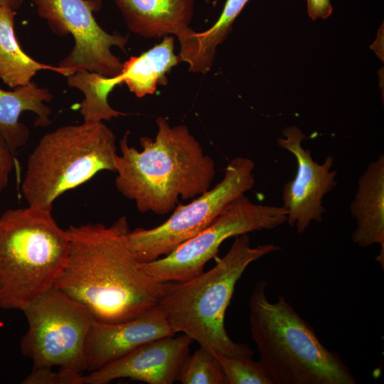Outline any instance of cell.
<instances>
[{
    "mask_svg": "<svg viewBox=\"0 0 384 384\" xmlns=\"http://www.w3.org/2000/svg\"><path fill=\"white\" fill-rule=\"evenodd\" d=\"M51 210L28 206L0 216V308L22 311L63 272L70 240Z\"/></svg>",
    "mask_w": 384,
    "mask_h": 384,
    "instance_id": "obj_5",
    "label": "cell"
},
{
    "mask_svg": "<svg viewBox=\"0 0 384 384\" xmlns=\"http://www.w3.org/2000/svg\"><path fill=\"white\" fill-rule=\"evenodd\" d=\"M248 1L226 0L219 18L210 28L201 32L193 30L179 41V58L188 65L190 72L205 74L210 71L218 46L227 38L233 22Z\"/></svg>",
    "mask_w": 384,
    "mask_h": 384,
    "instance_id": "obj_19",
    "label": "cell"
},
{
    "mask_svg": "<svg viewBox=\"0 0 384 384\" xmlns=\"http://www.w3.org/2000/svg\"><path fill=\"white\" fill-rule=\"evenodd\" d=\"M66 230L69 256L55 287L104 323L134 319L159 304L164 282L149 276L135 257L125 216L109 226L89 223Z\"/></svg>",
    "mask_w": 384,
    "mask_h": 384,
    "instance_id": "obj_1",
    "label": "cell"
},
{
    "mask_svg": "<svg viewBox=\"0 0 384 384\" xmlns=\"http://www.w3.org/2000/svg\"><path fill=\"white\" fill-rule=\"evenodd\" d=\"M117 151L115 136L103 122L59 127L29 155L21 193L28 206L52 210L59 196L100 171L115 172Z\"/></svg>",
    "mask_w": 384,
    "mask_h": 384,
    "instance_id": "obj_6",
    "label": "cell"
},
{
    "mask_svg": "<svg viewBox=\"0 0 384 384\" xmlns=\"http://www.w3.org/2000/svg\"><path fill=\"white\" fill-rule=\"evenodd\" d=\"M214 354L222 367L227 384H272L259 361Z\"/></svg>",
    "mask_w": 384,
    "mask_h": 384,
    "instance_id": "obj_21",
    "label": "cell"
},
{
    "mask_svg": "<svg viewBox=\"0 0 384 384\" xmlns=\"http://www.w3.org/2000/svg\"><path fill=\"white\" fill-rule=\"evenodd\" d=\"M277 250L274 244L252 247L247 234L240 235L210 270L187 280L164 282L159 304L171 329L214 353L252 358L254 352L248 346L230 338L225 316L247 266Z\"/></svg>",
    "mask_w": 384,
    "mask_h": 384,
    "instance_id": "obj_3",
    "label": "cell"
},
{
    "mask_svg": "<svg viewBox=\"0 0 384 384\" xmlns=\"http://www.w3.org/2000/svg\"><path fill=\"white\" fill-rule=\"evenodd\" d=\"M193 339L182 334L146 342L127 354L83 375V384H107L119 378L148 384H172L189 354Z\"/></svg>",
    "mask_w": 384,
    "mask_h": 384,
    "instance_id": "obj_13",
    "label": "cell"
},
{
    "mask_svg": "<svg viewBox=\"0 0 384 384\" xmlns=\"http://www.w3.org/2000/svg\"><path fill=\"white\" fill-rule=\"evenodd\" d=\"M156 124L154 139L140 138L142 151L129 145V132L120 140L115 186L139 212L165 215L174 210L179 198H194L207 191L215 166L186 125L171 127L162 117Z\"/></svg>",
    "mask_w": 384,
    "mask_h": 384,
    "instance_id": "obj_2",
    "label": "cell"
},
{
    "mask_svg": "<svg viewBox=\"0 0 384 384\" xmlns=\"http://www.w3.org/2000/svg\"><path fill=\"white\" fill-rule=\"evenodd\" d=\"M22 311L28 327L20 349L33 368L87 370L85 343L96 319L85 305L53 287Z\"/></svg>",
    "mask_w": 384,
    "mask_h": 384,
    "instance_id": "obj_7",
    "label": "cell"
},
{
    "mask_svg": "<svg viewBox=\"0 0 384 384\" xmlns=\"http://www.w3.org/2000/svg\"><path fill=\"white\" fill-rule=\"evenodd\" d=\"M175 334L159 304L122 322L95 320L85 343L87 370H96L146 342Z\"/></svg>",
    "mask_w": 384,
    "mask_h": 384,
    "instance_id": "obj_14",
    "label": "cell"
},
{
    "mask_svg": "<svg viewBox=\"0 0 384 384\" xmlns=\"http://www.w3.org/2000/svg\"><path fill=\"white\" fill-rule=\"evenodd\" d=\"M97 1H98L101 2V0H97Z\"/></svg>",
    "mask_w": 384,
    "mask_h": 384,
    "instance_id": "obj_26",
    "label": "cell"
},
{
    "mask_svg": "<svg viewBox=\"0 0 384 384\" xmlns=\"http://www.w3.org/2000/svg\"><path fill=\"white\" fill-rule=\"evenodd\" d=\"M52 93L38 87L33 82L15 87L12 91L0 88V133L14 153L26 145L29 137L28 127L19 121L22 112H33L36 126L46 127L50 123L51 109L46 105Z\"/></svg>",
    "mask_w": 384,
    "mask_h": 384,
    "instance_id": "obj_17",
    "label": "cell"
},
{
    "mask_svg": "<svg viewBox=\"0 0 384 384\" xmlns=\"http://www.w3.org/2000/svg\"><path fill=\"white\" fill-rule=\"evenodd\" d=\"M254 166L249 158L233 159L221 181L191 203H178L164 223L150 229L130 230L128 240L137 259L147 262L164 257L204 230L231 202L252 188Z\"/></svg>",
    "mask_w": 384,
    "mask_h": 384,
    "instance_id": "obj_8",
    "label": "cell"
},
{
    "mask_svg": "<svg viewBox=\"0 0 384 384\" xmlns=\"http://www.w3.org/2000/svg\"><path fill=\"white\" fill-rule=\"evenodd\" d=\"M128 28L142 37L175 36L178 41L189 27L195 0H114Z\"/></svg>",
    "mask_w": 384,
    "mask_h": 384,
    "instance_id": "obj_16",
    "label": "cell"
},
{
    "mask_svg": "<svg viewBox=\"0 0 384 384\" xmlns=\"http://www.w3.org/2000/svg\"><path fill=\"white\" fill-rule=\"evenodd\" d=\"M307 13L312 20L326 18L332 13L331 0H306Z\"/></svg>",
    "mask_w": 384,
    "mask_h": 384,
    "instance_id": "obj_24",
    "label": "cell"
},
{
    "mask_svg": "<svg viewBox=\"0 0 384 384\" xmlns=\"http://www.w3.org/2000/svg\"><path fill=\"white\" fill-rule=\"evenodd\" d=\"M179 62L174 53V36H166L159 44L124 63L117 75L109 78L82 70L67 77V83L84 94L80 110L84 122H102L127 114L108 103V95L116 85L125 83L138 97L152 95L158 85L167 83L166 73Z\"/></svg>",
    "mask_w": 384,
    "mask_h": 384,
    "instance_id": "obj_11",
    "label": "cell"
},
{
    "mask_svg": "<svg viewBox=\"0 0 384 384\" xmlns=\"http://www.w3.org/2000/svg\"><path fill=\"white\" fill-rule=\"evenodd\" d=\"M287 220L283 206L255 203L245 195L231 202L204 230L185 241L161 258L141 262L143 270L154 279L180 282L203 272L227 239L242 234L276 228Z\"/></svg>",
    "mask_w": 384,
    "mask_h": 384,
    "instance_id": "obj_9",
    "label": "cell"
},
{
    "mask_svg": "<svg viewBox=\"0 0 384 384\" xmlns=\"http://www.w3.org/2000/svg\"><path fill=\"white\" fill-rule=\"evenodd\" d=\"M267 285L261 280L252 291L249 322L259 361L272 384H356L341 358L321 343L284 296L269 299Z\"/></svg>",
    "mask_w": 384,
    "mask_h": 384,
    "instance_id": "obj_4",
    "label": "cell"
},
{
    "mask_svg": "<svg viewBox=\"0 0 384 384\" xmlns=\"http://www.w3.org/2000/svg\"><path fill=\"white\" fill-rule=\"evenodd\" d=\"M53 368H33L32 372L23 380V384H83V375L73 370Z\"/></svg>",
    "mask_w": 384,
    "mask_h": 384,
    "instance_id": "obj_22",
    "label": "cell"
},
{
    "mask_svg": "<svg viewBox=\"0 0 384 384\" xmlns=\"http://www.w3.org/2000/svg\"><path fill=\"white\" fill-rule=\"evenodd\" d=\"M14 10L0 6V79L15 88L27 85L41 70H49L65 77L75 73L73 69L41 63L21 49L15 35Z\"/></svg>",
    "mask_w": 384,
    "mask_h": 384,
    "instance_id": "obj_18",
    "label": "cell"
},
{
    "mask_svg": "<svg viewBox=\"0 0 384 384\" xmlns=\"http://www.w3.org/2000/svg\"><path fill=\"white\" fill-rule=\"evenodd\" d=\"M282 133L277 144L294 156L297 164L295 177L283 186L282 206L287 212V223L300 234L312 221L322 222L326 212L323 198L336 186L337 171L331 170V156H326L322 164L313 159L310 150L302 146L306 137L297 126L287 127Z\"/></svg>",
    "mask_w": 384,
    "mask_h": 384,
    "instance_id": "obj_12",
    "label": "cell"
},
{
    "mask_svg": "<svg viewBox=\"0 0 384 384\" xmlns=\"http://www.w3.org/2000/svg\"><path fill=\"white\" fill-rule=\"evenodd\" d=\"M14 166V153L0 133V197L8 186Z\"/></svg>",
    "mask_w": 384,
    "mask_h": 384,
    "instance_id": "obj_23",
    "label": "cell"
},
{
    "mask_svg": "<svg viewBox=\"0 0 384 384\" xmlns=\"http://www.w3.org/2000/svg\"><path fill=\"white\" fill-rule=\"evenodd\" d=\"M38 15L59 35L71 34L75 46L59 63L75 73L87 70L106 77L119 74L123 63L111 51L113 46L124 50L128 36L110 34L97 23L93 11L100 7L97 0H32Z\"/></svg>",
    "mask_w": 384,
    "mask_h": 384,
    "instance_id": "obj_10",
    "label": "cell"
},
{
    "mask_svg": "<svg viewBox=\"0 0 384 384\" xmlns=\"http://www.w3.org/2000/svg\"><path fill=\"white\" fill-rule=\"evenodd\" d=\"M22 2L23 0H0V6H9L15 11L21 5Z\"/></svg>",
    "mask_w": 384,
    "mask_h": 384,
    "instance_id": "obj_25",
    "label": "cell"
},
{
    "mask_svg": "<svg viewBox=\"0 0 384 384\" xmlns=\"http://www.w3.org/2000/svg\"><path fill=\"white\" fill-rule=\"evenodd\" d=\"M356 227L352 233L354 244L361 247L380 245L376 261L384 267V156L370 162L358 181L357 191L350 205Z\"/></svg>",
    "mask_w": 384,
    "mask_h": 384,
    "instance_id": "obj_15",
    "label": "cell"
},
{
    "mask_svg": "<svg viewBox=\"0 0 384 384\" xmlns=\"http://www.w3.org/2000/svg\"><path fill=\"white\" fill-rule=\"evenodd\" d=\"M178 380L183 384H227L218 358L213 352L202 346L185 358Z\"/></svg>",
    "mask_w": 384,
    "mask_h": 384,
    "instance_id": "obj_20",
    "label": "cell"
}]
</instances>
